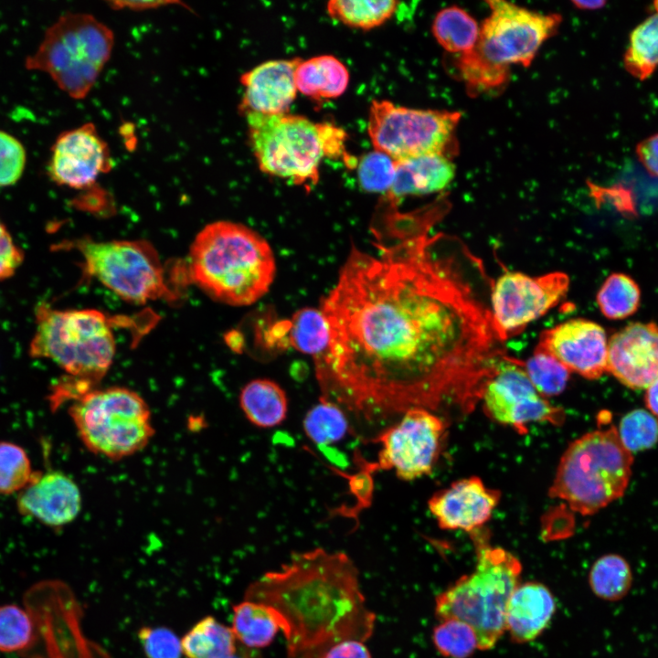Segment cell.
I'll return each mask as SVG.
<instances>
[{"mask_svg":"<svg viewBox=\"0 0 658 658\" xmlns=\"http://www.w3.org/2000/svg\"><path fill=\"white\" fill-rule=\"evenodd\" d=\"M430 227L377 256L353 247L322 302V397L368 421L447 402L469 413L506 357L465 270L471 254L443 249L449 237Z\"/></svg>","mask_w":658,"mask_h":658,"instance_id":"6da1fadb","label":"cell"},{"mask_svg":"<svg viewBox=\"0 0 658 658\" xmlns=\"http://www.w3.org/2000/svg\"><path fill=\"white\" fill-rule=\"evenodd\" d=\"M245 600L270 607L285 638L286 658H324L348 640L366 642L376 626L359 573L343 551L293 552L249 585Z\"/></svg>","mask_w":658,"mask_h":658,"instance_id":"7a4b0ae2","label":"cell"},{"mask_svg":"<svg viewBox=\"0 0 658 658\" xmlns=\"http://www.w3.org/2000/svg\"><path fill=\"white\" fill-rule=\"evenodd\" d=\"M276 272L268 241L237 222L205 226L188 255L190 280L213 300L232 306L252 304L268 292Z\"/></svg>","mask_w":658,"mask_h":658,"instance_id":"3957f363","label":"cell"},{"mask_svg":"<svg viewBox=\"0 0 658 658\" xmlns=\"http://www.w3.org/2000/svg\"><path fill=\"white\" fill-rule=\"evenodd\" d=\"M479 529L472 534L476 563L472 572L460 577L437 595L435 616L455 619L476 632L480 651L494 648L505 631V611L521 583L522 564L508 550L492 546Z\"/></svg>","mask_w":658,"mask_h":658,"instance_id":"277c9868","label":"cell"},{"mask_svg":"<svg viewBox=\"0 0 658 658\" xmlns=\"http://www.w3.org/2000/svg\"><path fill=\"white\" fill-rule=\"evenodd\" d=\"M243 114L259 167L270 175L309 189L318 182L322 158L345 154V133L331 123L287 112Z\"/></svg>","mask_w":658,"mask_h":658,"instance_id":"5b68a950","label":"cell"},{"mask_svg":"<svg viewBox=\"0 0 658 658\" xmlns=\"http://www.w3.org/2000/svg\"><path fill=\"white\" fill-rule=\"evenodd\" d=\"M632 462L615 427L588 432L562 454L549 496L582 515H593L623 495Z\"/></svg>","mask_w":658,"mask_h":658,"instance_id":"8992f818","label":"cell"},{"mask_svg":"<svg viewBox=\"0 0 658 658\" xmlns=\"http://www.w3.org/2000/svg\"><path fill=\"white\" fill-rule=\"evenodd\" d=\"M36 330L29 355L56 363L68 376L93 386L110 369L116 344L110 321L94 309L36 307Z\"/></svg>","mask_w":658,"mask_h":658,"instance_id":"52a82bcc","label":"cell"},{"mask_svg":"<svg viewBox=\"0 0 658 658\" xmlns=\"http://www.w3.org/2000/svg\"><path fill=\"white\" fill-rule=\"evenodd\" d=\"M113 45L111 29L96 17L67 13L46 30L25 66L47 73L69 97L81 100L95 85Z\"/></svg>","mask_w":658,"mask_h":658,"instance_id":"ba28073f","label":"cell"},{"mask_svg":"<svg viewBox=\"0 0 658 658\" xmlns=\"http://www.w3.org/2000/svg\"><path fill=\"white\" fill-rule=\"evenodd\" d=\"M69 412L85 447L111 460L142 451L154 434L147 403L127 387H94L75 400Z\"/></svg>","mask_w":658,"mask_h":658,"instance_id":"9c48e42d","label":"cell"},{"mask_svg":"<svg viewBox=\"0 0 658 658\" xmlns=\"http://www.w3.org/2000/svg\"><path fill=\"white\" fill-rule=\"evenodd\" d=\"M461 112L412 109L387 100H374L368 113L367 132L376 151L396 162L442 154L456 147L455 130Z\"/></svg>","mask_w":658,"mask_h":658,"instance_id":"30bf717a","label":"cell"},{"mask_svg":"<svg viewBox=\"0 0 658 658\" xmlns=\"http://www.w3.org/2000/svg\"><path fill=\"white\" fill-rule=\"evenodd\" d=\"M76 248L85 272L125 301L143 303L172 294L159 255L148 241L82 239Z\"/></svg>","mask_w":658,"mask_h":658,"instance_id":"8fae6325","label":"cell"},{"mask_svg":"<svg viewBox=\"0 0 658 658\" xmlns=\"http://www.w3.org/2000/svg\"><path fill=\"white\" fill-rule=\"evenodd\" d=\"M371 441L381 449L376 462H363L364 473L394 470L398 478L413 481L431 474L446 433L444 421L430 410L414 408Z\"/></svg>","mask_w":658,"mask_h":658,"instance_id":"7c38bea8","label":"cell"},{"mask_svg":"<svg viewBox=\"0 0 658 658\" xmlns=\"http://www.w3.org/2000/svg\"><path fill=\"white\" fill-rule=\"evenodd\" d=\"M487 4L490 14L480 28L475 48L501 67H528L562 21L558 14H542L506 1L490 0Z\"/></svg>","mask_w":658,"mask_h":658,"instance_id":"4fadbf2b","label":"cell"},{"mask_svg":"<svg viewBox=\"0 0 658 658\" xmlns=\"http://www.w3.org/2000/svg\"><path fill=\"white\" fill-rule=\"evenodd\" d=\"M569 278L562 271L529 276L505 271L492 285L491 324L498 341L521 334L565 297Z\"/></svg>","mask_w":658,"mask_h":658,"instance_id":"5bb4252c","label":"cell"},{"mask_svg":"<svg viewBox=\"0 0 658 658\" xmlns=\"http://www.w3.org/2000/svg\"><path fill=\"white\" fill-rule=\"evenodd\" d=\"M481 401L489 418L519 433H525L531 422L561 425L565 419L563 409L552 406L536 391L521 363L514 358L499 364L484 385Z\"/></svg>","mask_w":658,"mask_h":658,"instance_id":"9a60e30c","label":"cell"},{"mask_svg":"<svg viewBox=\"0 0 658 658\" xmlns=\"http://www.w3.org/2000/svg\"><path fill=\"white\" fill-rule=\"evenodd\" d=\"M111 168L109 147L96 126L88 122L58 136L51 147L47 172L59 186L83 189Z\"/></svg>","mask_w":658,"mask_h":658,"instance_id":"2e32d148","label":"cell"},{"mask_svg":"<svg viewBox=\"0 0 658 658\" xmlns=\"http://www.w3.org/2000/svg\"><path fill=\"white\" fill-rule=\"evenodd\" d=\"M536 348L585 378L597 379L607 372L608 340L595 322L576 318L545 330Z\"/></svg>","mask_w":658,"mask_h":658,"instance_id":"e0dca14e","label":"cell"},{"mask_svg":"<svg viewBox=\"0 0 658 658\" xmlns=\"http://www.w3.org/2000/svg\"><path fill=\"white\" fill-rule=\"evenodd\" d=\"M610 372L624 386L647 388L658 379V325L631 323L608 342Z\"/></svg>","mask_w":658,"mask_h":658,"instance_id":"ac0fdd59","label":"cell"},{"mask_svg":"<svg viewBox=\"0 0 658 658\" xmlns=\"http://www.w3.org/2000/svg\"><path fill=\"white\" fill-rule=\"evenodd\" d=\"M500 498V491L487 487L479 477L472 476L433 494L428 507L441 529L472 534L490 520Z\"/></svg>","mask_w":658,"mask_h":658,"instance_id":"d6986e66","label":"cell"},{"mask_svg":"<svg viewBox=\"0 0 658 658\" xmlns=\"http://www.w3.org/2000/svg\"><path fill=\"white\" fill-rule=\"evenodd\" d=\"M17 508L22 515L35 517L46 525L59 527L80 514L81 494L77 483L59 471L37 472L19 494Z\"/></svg>","mask_w":658,"mask_h":658,"instance_id":"ffe728a7","label":"cell"},{"mask_svg":"<svg viewBox=\"0 0 658 658\" xmlns=\"http://www.w3.org/2000/svg\"><path fill=\"white\" fill-rule=\"evenodd\" d=\"M301 58L265 61L243 73L241 112L286 113L296 98L295 70Z\"/></svg>","mask_w":658,"mask_h":658,"instance_id":"44dd1931","label":"cell"},{"mask_svg":"<svg viewBox=\"0 0 658 658\" xmlns=\"http://www.w3.org/2000/svg\"><path fill=\"white\" fill-rule=\"evenodd\" d=\"M557 609L551 590L543 583H520L513 591L505 611V631L516 643L536 640L548 626Z\"/></svg>","mask_w":658,"mask_h":658,"instance_id":"7402d4cb","label":"cell"},{"mask_svg":"<svg viewBox=\"0 0 658 658\" xmlns=\"http://www.w3.org/2000/svg\"><path fill=\"white\" fill-rule=\"evenodd\" d=\"M455 175V166L442 154L423 155L397 162L394 182L386 194L392 208L407 196H420L445 189Z\"/></svg>","mask_w":658,"mask_h":658,"instance_id":"603a6c76","label":"cell"},{"mask_svg":"<svg viewBox=\"0 0 658 658\" xmlns=\"http://www.w3.org/2000/svg\"><path fill=\"white\" fill-rule=\"evenodd\" d=\"M349 79L345 65L332 55L302 59L294 75L297 90L315 100L341 96L348 86Z\"/></svg>","mask_w":658,"mask_h":658,"instance_id":"cb8c5ba5","label":"cell"},{"mask_svg":"<svg viewBox=\"0 0 658 658\" xmlns=\"http://www.w3.org/2000/svg\"><path fill=\"white\" fill-rule=\"evenodd\" d=\"M239 406L250 423L259 428H272L286 419L288 398L283 388L275 381L257 378L242 387Z\"/></svg>","mask_w":658,"mask_h":658,"instance_id":"d4e9b609","label":"cell"},{"mask_svg":"<svg viewBox=\"0 0 658 658\" xmlns=\"http://www.w3.org/2000/svg\"><path fill=\"white\" fill-rule=\"evenodd\" d=\"M230 628L238 642L256 650L270 645L281 631L278 618L270 607L249 600L233 607Z\"/></svg>","mask_w":658,"mask_h":658,"instance_id":"484cf974","label":"cell"},{"mask_svg":"<svg viewBox=\"0 0 658 658\" xmlns=\"http://www.w3.org/2000/svg\"><path fill=\"white\" fill-rule=\"evenodd\" d=\"M186 658H228L238 648L230 627L207 616L196 622L181 640Z\"/></svg>","mask_w":658,"mask_h":658,"instance_id":"4316f807","label":"cell"},{"mask_svg":"<svg viewBox=\"0 0 658 658\" xmlns=\"http://www.w3.org/2000/svg\"><path fill=\"white\" fill-rule=\"evenodd\" d=\"M431 31L437 42L446 51L457 55L473 50L480 37L477 21L467 11L456 5L439 11L433 20Z\"/></svg>","mask_w":658,"mask_h":658,"instance_id":"83f0119b","label":"cell"},{"mask_svg":"<svg viewBox=\"0 0 658 658\" xmlns=\"http://www.w3.org/2000/svg\"><path fill=\"white\" fill-rule=\"evenodd\" d=\"M653 9L654 13L631 31L623 56L625 69L639 80L649 78L658 66V1Z\"/></svg>","mask_w":658,"mask_h":658,"instance_id":"f1b7e54d","label":"cell"},{"mask_svg":"<svg viewBox=\"0 0 658 658\" xmlns=\"http://www.w3.org/2000/svg\"><path fill=\"white\" fill-rule=\"evenodd\" d=\"M589 586L599 599L615 602L622 600L630 591L633 575L628 561L618 554H607L599 557L591 566Z\"/></svg>","mask_w":658,"mask_h":658,"instance_id":"f546056e","label":"cell"},{"mask_svg":"<svg viewBox=\"0 0 658 658\" xmlns=\"http://www.w3.org/2000/svg\"><path fill=\"white\" fill-rule=\"evenodd\" d=\"M286 323L287 346L290 345L314 358L326 351L329 345V331L320 309L302 308Z\"/></svg>","mask_w":658,"mask_h":658,"instance_id":"4dcf8cb0","label":"cell"},{"mask_svg":"<svg viewBox=\"0 0 658 658\" xmlns=\"http://www.w3.org/2000/svg\"><path fill=\"white\" fill-rule=\"evenodd\" d=\"M398 1L333 0L327 3L328 15L351 27L371 29L388 20L398 8Z\"/></svg>","mask_w":658,"mask_h":658,"instance_id":"1f68e13d","label":"cell"},{"mask_svg":"<svg viewBox=\"0 0 658 658\" xmlns=\"http://www.w3.org/2000/svg\"><path fill=\"white\" fill-rule=\"evenodd\" d=\"M596 300L605 317L614 320L624 319L638 310L641 291L630 276L616 272L604 281Z\"/></svg>","mask_w":658,"mask_h":658,"instance_id":"d6a6232c","label":"cell"},{"mask_svg":"<svg viewBox=\"0 0 658 658\" xmlns=\"http://www.w3.org/2000/svg\"><path fill=\"white\" fill-rule=\"evenodd\" d=\"M302 426L307 437L318 446L340 440L348 430L343 409L324 397L307 411Z\"/></svg>","mask_w":658,"mask_h":658,"instance_id":"836d02e7","label":"cell"},{"mask_svg":"<svg viewBox=\"0 0 658 658\" xmlns=\"http://www.w3.org/2000/svg\"><path fill=\"white\" fill-rule=\"evenodd\" d=\"M456 68L470 94L501 88L509 78V68L491 63L476 48L457 55Z\"/></svg>","mask_w":658,"mask_h":658,"instance_id":"e575fe53","label":"cell"},{"mask_svg":"<svg viewBox=\"0 0 658 658\" xmlns=\"http://www.w3.org/2000/svg\"><path fill=\"white\" fill-rule=\"evenodd\" d=\"M523 368L534 387L545 398L561 394L570 376V371L558 360L537 348Z\"/></svg>","mask_w":658,"mask_h":658,"instance_id":"d590c367","label":"cell"},{"mask_svg":"<svg viewBox=\"0 0 658 658\" xmlns=\"http://www.w3.org/2000/svg\"><path fill=\"white\" fill-rule=\"evenodd\" d=\"M439 621L431 640L440 654L446 658H469L479 650L477 634L469 624L455 619Z\"/></svg>","mask_w":658,"mask_h":658,"instance_id":"8d00e7d4","label":"cell"},{"mask_svg":"<svg viewBox=\"0 0 658 658\" xmlns=\"http://www.w3.org/2000/svg\"><path fill=\"white\" fill-rule=\"evenodd\" d=\"M34 621L17 604L0 606V652L19 653L27 649L34 638Z\"/></svg>","mask_w":658,"mask_h":658,"instance_id":"74e56055","label":"cell"},{"mask_svg":"<svg viewBox=\"0 0 658 658\" xmlns=\"http://www.w3.org/2000/svg\"><path fill=\"white\" fill-rule=\"evenodd\" d=\"M26 451L16 444L0 442V494L25 489L37 476Z\"/></svg>","mask_w":658,"mask_h":658,"instance_id":"f35d334b","label":"cell"},{"mask_svg":"<svg viewBox=\"0 0 658 658\" xmlns=\"http://www.w3.org/2000/svg\"><path fill=\"white\" fill-rule=\"evenodd\" d=\"M617 432L630 452L646 450L658 440V419L647 410L634 409L621 419Z\"/></svg>","mask_w":658,"mask_h":658,"instance_id":"ab89813d","label":"cell"},{"mask_svg":"<svg viewBox=\"0 0 658 658\" xmlns=\"http://www.w3.org/2000/svg\"><path fill=\"white\" fill-rule=\"evenodd\" d=\"M356 164L358 182L364 190L385 195L389 191L396 175L394 159L375 150L364 154Z\"/></svg>","mask_w":658,"mask_h":658,"instance_id":"60d3db41","label":"cell"},{"mask_svg":"<svg viewBox=\"0 0 658 658\" xmlns=\"http://www.w3.org/2000/svg\"><path fill=\"white\" fill-rule=\"evenodd\" d=\"M26 164L27 152L23 143L11 133L0 130V186L17 183Z\"/></svg>","mask_w":658,"mask_h":658,"instance_id":"b9f144b4","label":"cell"},{"mask_svg":"<svg viewBox=\"0 0 658 658\" xmlns=\"http://www.w3.org/2000/svg\"><path fill=\"white\" fill-rule=\"evenodd\" d=\"M138 639L146 658H181V641L170 629L164 627H143Z\"/></svg>","mask_w":658,"mask_h":658,"instance_id":"7bdbcfd3","label":"cell"},{"mask_svg":"<svg viewBox=\"0 0 658 658\" xmlns=\"http://www.w3.org/2000/svg\"><path fill=\"white\" fill-rule=\"evenodd\" d=\"M24 260V252L18 247L6 227L0 220V281L14 276Z\"/></svg>","mask_w":658,"mask_h":658,"instance_id":"ee69618b","label":"cell"},{"mask_svg":"<svg viewBox=\"0 0 658 658\" xmlns=\"http://www.w3.org/2000/svg\"><path fill=\"white\" fill-rule=\"evenodd\" d=\"M636 155L649 175L658 177V133L636 145Z\"/></svg>","mask_w":658,"mask_h":658,"instance_id":"f6af8a7d","label":"cell"},{"mask_svg":"<svg viewBox=\"0 0 658 658\" xmlns=\"http://www.w3.org/2000/svg\"><path fill=\"white\" fill-rule=\"evenodd\" d=\"M324 658H371L364 642L348 640L332 647Z\"/></svg>","mask_w":658,"mask_h":658,"instance_id":"bcb514c9","label":"cell"},{"mask_svg":"<svg viewBox=\"0 0 658 658\" xmlns=\"http://www.w3.org/2000/svg\"><path fill=\"white\" fill-rule=\"evenodd\" d=\"M184 5L181 2L177 1H112L109 2V5L111 6V8L114 9H130V10H135V11H143V10H149V9H154L159 8L162 5Z\"/></svg>","mask_w":658,"mask_h":658,"instance_id":"7dc6e473","label":"cell"},{"mask_svg":"<svg viewBox=\"0 0 658 658\" xmlns=\"http://www.w3.org/2000/svg\"><path fill=\"white\" fill-rule=\"evenodd\" d=\"M644 400L650 412L658 419V379L646 388Z\"/></svg>","mask_w":658,"mask_h":658,"instance_id":"c3c4849f","label":"cell"},{"mask_svg":"<svg viewBox=\"0 0 658 658\" xmlns=\"http://www.w3.org/2000/svg\"><path fill=\"white\" fill-rule=\"evenodd\" d=\"M572 4L578 9L583 10H595L600 9L605 5L606 2L603 0H592V1H572Z\"/></svg>","mask_w":658,"mask_h":658,"instance_id":"681fc988","label":"cell"},{"mask_svg":"<svg viewBox=\"0 0 658 658\" xmlns=\"http://www.w3.org/2000/svg\"><path fill=\"white\" fill-rule=\"evenodd\" d=\"M256 649H250L243 645H238L236 652L228 658H260Z\"/></svg>","mask_w":658,"mask_h":658,"instance_id":"f907efd6","label":"cell"}]
</instances>
